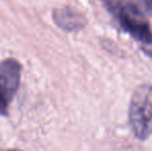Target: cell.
Returning a JSON list of instances; mask_svg holds the SVG:
<instances>
[{
	"instance_id": "6da1fadb",
	"label": "cell",
	"mask_w": 152,
	"mask_h": 151,
	"mask_svg": "<svg viewBox=\"0 0 152 151\" xmlns=\"http://www.w3.org/2000/svg\"><path fill=\"white\" fill-rule=\"evenodd\" d=\"M106 9L117 21L123 31L141 42L148 44L152 39V33L149 24L140 12L127 0H99Z\"/></svg>"
},
{
	"instance_id": "7a4b0ae2",
	"label": "cell",
	"mask_w": 152,
	"mask_h": 151,
	"mask_svg": "<svg viewBox=\"0 0 152 151\" xmlns=\"http://www.w3.org/2000/svg\"><path fill=\"white\" fill-rule=\"evenodd\" d=\"M129 123L134 136L146 140L152 133V86L143 84L134 90L129 106Z\"/></svg>"
},
{
	"instance_id": "3957f363",
	"label": "cell",
	"mask_w": 152,
	"mask_h": 151,
	"mask_svg": "<svg viewBox=\"0 0 152 151\" xmlns=\"http://www.w3.org/2000/svg\"><path fill=\"white\" fill-rule=\"evenodd\" d=\"M22 64L15 58L0 62V115L7 116L8 108L21 83Z\"/></svg>"
},
{
	"instance_id": "277c9868",
	"label": "cell",
	"mask_w": 152,
	"mask_h": 151,
	"mask_svg": "<svg viewBox=\"0 0 152 151\" xmlns=\"http://www.w3.org/2000/svg\"><path fill=\"white\" fill-rule=\"evenodd\" d=\"M52 17L55 24L62 30L67 32L79 31L87 24V20L84 15L70 6L55 8L53 10Z\"/></svg>"
},
{
	"instance_id": "5b68a950",
	"label": "cell",
	"mask_w": 152,
	"mask_h": 151,
	"mask_svg": "<svg viewBox=\"0 0 152 151\" xmlns=\"http://www.w3.org/2000/svg\"><path fill=\"white\" fill-rule=\"evenodd\" d=\"M130 3L143 15L152 17V0H129Z\"/></svg>"
},
{
	"instance_id": "8992f818",
	"label": "cell",
	"mask_w": 152,
	"mask_h": 151,
	"mask_svg": "<svg viewBox=\"0 0 152 151\" xmlns=\"http://www.w3.org/2000/svg\"><path fill=\"white\" fill-rule=\"evenodd\" d=\"M142 50L144 51L145 54L148 55V56L150 57V58H152V39H151V42H148V44H143Z\"/></svg>"
},
{
	"instance_id": "52a82bcc",
	"label": "cell",
	"mask_w": 152,
	"mask_h": 151,
	"mask_svg": "<svg viewBox=\"0 0 152 151\" xmlns=\"http://www.w3.org/2000/svg\"><path fill=\"white\" fill-rule=\"evenodd\" d=\"M0 151H22V150H18V149H4V150H0Z\"/></svg>"
}]
</instances>
